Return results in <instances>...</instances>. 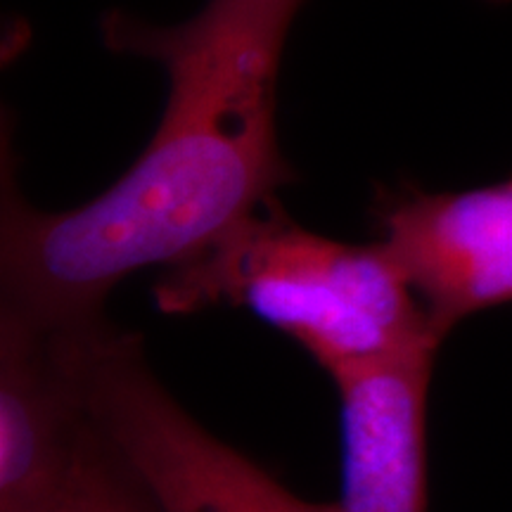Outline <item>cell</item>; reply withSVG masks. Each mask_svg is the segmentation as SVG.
I'll return each mask as SVG.
<instances>
[{
	"mask_svg": "<svg viewBox=\"0 0 512 512\" xmlns=\"http://www.w3.org/2000/svg\"><path fill=\"white\" fill-rule=\"evenodd\" d=\"M299 3L209 0L190 22L164 29L107 17L112 48L166 67L162 121L136 164L83 207H31L5 171L0 309L46 328L98 323L128 275L195 259L275 200L292 181L275 112Z\"/></svg>",
	"mask_w": 512,
	"mask_h": 512,
	"instance_id": "cell-1",
	"label": "cell"
},
{
	"mask_svg": "<svg viewBox=\"0 0 512 512\" xmlns=\"http://www.w3.org/2000/svg\"><path fill=\"white\" fill-rule=\"evenodd\" d=\"M164 313L245 306L302 344L330 375L439 347V332L384 249L311 233L278 200L155 285Z\"/></svg>",
	"mask_w": 512,
	"mask_h": 512,
	"instance_id": "cell-2",
	"label": "cell"
},
{
	"mask_svg": "<svg viewBox=\"0 0 512 512\" xmlns=\"http://www.w3.org/2000/svg\"><path fill=\"white\" fill-rule=\"evenodd\" d=\"M95 425L114 441L162 512H342L290 494L178 406L147 366L140 337L107 320L60 330Z\"/></svg>",
	"mask_w": 512,
	"mask_h": 512,
	"instance_id": "cell-3",
	"label": "cell"
},
{
	"mask_svg": "<svg viewBox=\"0 0 512 512\" xmlns=\"http://www.w3.org/2000/svg\"><path fill=\"white\" fill-rule=\"evenodd\" d=\"M377 219L439 337L472 313L512 304V178L463 192L406 188Z\"/></svg>",
	"mask_w": 512,
	"mask_h": 512,
	"instance_id": "cell-4",
	"label": "cell"
},
{
	"mask_svg": "<svg viewBox=\"0 0 512 512\" xmlns=\"http://www.w3.org/2000/svg\"><path fill=\"white\" fill-rule=\"evenodd\" d=\"M95 430L62 332L0 309V512H50Z\"/></svg>",
	"mask_w": 512,
	"mask_h": 512,
	"instance_id": "cell-5",
	"label": "cell"
},
{
	"mask_svg": "<svg viewBox=\"0 0 512 512\" xmlns=\"http://www.w3.org/2000/svg\"><path fill=\"white\" fill-rule=\"evenodd\" d=\"M437 347L332 375L342 399V512H427V392Z\"/></svg>",
	"mask_w": 512,
	"mask_h": 512,
	"instance_id": "cell-6",
	"label": "cell"
},
{
	"mask_svg": "<svg viewBox=\"0 0 512 512\" xmlns=\"http://www.w3.org/2000/svg\"><path fill=\"white\" fill-rule=\"evenodd\" d=\"M50 512H162L114 441L95 425L79 465Z\"/></svg>",
	"mask_w": 512,
	"mask_h": 512,
	"instance_id": "cell-7",
	"label": "cell"
},
{
	"mask_svg": "<svg viewBox=\"0 0 512 512\" xmlns=\"http://www.w3.org/2000/svg\"><path fill=\"white\" fill-rule=\"evenodd\" d=\"M489 3H508V0H489Z\"/></svg>",
	"mask_w": 512,
	"mask_h": 512,
	"instance_id": "cell-8",
	"label": "cell"
}]
</instances>
